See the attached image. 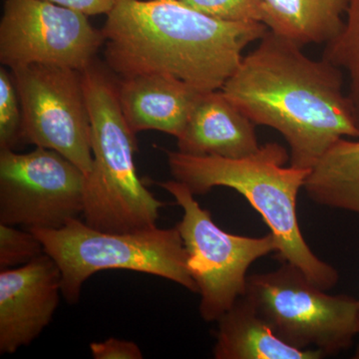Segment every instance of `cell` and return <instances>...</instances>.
<instances>
[{"label":"cell","mask_w":359,"mask_h":359,"mask_svg":"<svg viewBox=\"0 0 359 359\" xmlns=\"http://www.w3.org/2000/svg\"><path fill=\"white\" fill-rule=\"evenodd\" d=\"M81 74L93 155L85 187L84 222L111 233L153 228L165 203L137 175L135 133L123 115L117 86L93 63Z\"/></svg>","instance_id":"obj_4"},{"label":"cell","mask_w":359,"mask_h":359,"mask_svg":"<svg viewBox=\"0 0 359 359\" xmlns=\"http://www.w3.org/2000/svg\"><path fill=\"white\" fill-rule=\"evenodd\" d=\"M243 297L276 337L295 348L332 355L351 348L359 334V301L327 294L289 263L248 276Z\"/></svg>","instance_id":"obj_6"},{"label":"cell","mask_w":359,"mask_h":359,"mask_svg":"<svg viewBox=\"0 0 359 359\" xmlns=\"http://www.w3.org/2000/svg\"><path fill=\"white\" fill-rule=\"evenodd\" d=\"M167 158L173 179L195 196L205 195L216 187L233 189L244 196L275 236L278 259L301 269L316 287L328 290L339 282L337 269L316 257L302 237L297 199L311 170L285 167L290 160L287 149L268 143L241 159L180 151H167Z\"/></svg>","instance_id":"obj_3"},{"label":"cell","mask_w":359,"mask_h":359,"mask_svg":"<svg viewBox=\"0 0 359 359\" xmlns=\"http://www.w3.org/2000/svg\"><path fill=\"white\" fill-rule=\"evenodd\" d=\"M323 57L347 75V96L359 129V0H349L344 25L325 44Z\"/></svg>","instance_id":"obj_17"},{"label":"cell","mask_w":359,"mask_h":359,"mask_svg":"<svg viewBox=\"0 0 359 359\" xmlns=\"http://www.w3.org/2000/svg\"><path fill=\"white\" fill-rule=\"evenodd\" d=\"M45 1L69 7L90 16L99 15V14L107 15L114 6L115 0H45Z\"/></svg>","instance_id":"obj_22"},{"label":"cell","mask_w":359,"mask_h":359,"mask_svg":"<svg viewBox=\"0 0 359 359\" xmlns=\"http://www.w3.org/2000/svg\"><path fill=\"white\" fill-rule=\"evenodd\" d=\"M30 231L57 264L62 294L69 304L79 301L82 287L90 276L107 269L160 276L199 294L177 226L111 233L91 228L77 218L59 229Z\"/></svg>","instance_id":"obj_5"},{"label":"cell","mask_w":359,"mask_h":359,"mask_svg":"<svg viewBox=\"0 0 359 359\" xmlns=\"http://www.w3.org/2000/svg\"><path fill=\"white\" fill-rule=\"evenodd\" d=\"M256 126L221 89L201 92L185 128L180 135V152L241 159L257 152Z\"/></svg>","instance_id":"obj_12"},{"label":"cell","mask_w":359,"mask_h":359,"mask_svg":"<svg viewBox=\"0 0 359 359\" xmlns=\"http://www.w3.org/2000/svg\"><path fill=\"white\" fill-rule=\"evenodd\" d=\"M44 252L43 245L32 231L0 224V271L30 263Z\"/></svg>","instance_id":"obj_19"},{"label":"cell","mask_w":359,"mask_h":359,"mask_svg":"<svg viewBox=\"0 0 359 359\" xmlns=\"http://www.w3.org/2000/svg\"><path fill=\"white\" fill-rule=\"evenodd\" d=\"M118 98L125 119L135 134L155 130L178 138L201 92L167 75L122 78Z\"/></svg>","instance_id":"obj_13"},{"label":"cell","mask_w":359,"mask_h":359,"mask_svg":"<svg viewBox=\"0 0 359 359\" xmlns=\"http://www.w3.org/2000/svg\"><path fill=\"white\" fill-rule=\"evenodd\" d=\"M60 294V269L46 252L0 271V353L32 344L51 323Z\"/></svg>","instance_id":"obj_11"},{"label":"cell","mask_w":359,"mask_h":359,"mask_svg":"<svg viewBox=\"0 0 359 359\" xmlns=\"http://www.w3.org/2000/svg\"><path fill=\"white\" fill-rule=\"evenodd\" d=\"M11 73L22 111L21 141L56 151L87 176L93 155L81 71L34 65Z\"/></svg>","instance_id":"obj_9"},{"label":"cell","mask_w":359,"mask_h":359,"mask_svg":"<svg viewBox=\"0 0 359 359\" xmlns=\"http://www.w3.org/2000/svg\"><path fill=\"white\" fill-rule=\"evenodd\" d=\"M159 185L184 211L176 226L199 289L201 316L208 323L217 321L245 294L250 266L278 252L276 238L271 231L257 238L226 233L215 223L211 212L201 207L188 187L174 179Z\"/></svg>","instance_id":"obj_7"},{"label":"cell","mask_w":359,"mask_h":359,"mask_svg":"<svg viewBox=\"0 0 359 359\" xmlns=\"http://www.w3.org/2000/svg\"><path fill=\"white\" fill-rule=\"evenodd\" d=\"M86 178L50 149L0 150V224L27 230L65 226L83 214Z\"/></svg>","instance_id":"obj_8"},{"label":"cell","mask_w":359,"mask_h":359,"mask_svg":"<svg viewBox=\"0 0 359 359\" xmlns=\"http://www.w3.org/2000/svg\"><path fill=\"white\" fill-rule=\"evenodd\" d=\"M22 111L13 73L0 68V150H13L21 141Z\"/></svg>","instance_id":"obj_18"},{"label":"cell","mask_w":359,"mask_h":359,"mask_svg":"<svg viewBox=\"0 0 359 359\" xmlns=\"http://www.w3.org/2000/svg\"><path fill=\"white\" fill-rule=\"evenodd\" d=\"M186 6L215 20L228 22L266 21L264 0H180Z\"/></svg>","instance_id":"obj_20"},{"label":"cell","mask_w":359,"mask_h":359,"mask_svg":"<svg viewBox=\"0 0 359 359\" xmlns=\"http://www.w3.org/2000/svg\"><path fill=\"white\" fill-rule=\"evenodd\" d=\"M304 189L316 204L359 215V139L335 142L311 169Z\"/></svg>","instance_id":"obj_16"},{"label":"cell","mask_w":359,"mask_h":359,"mask_svg":"<svg viewBox=\"0 0 359 359\" xmlns=\"http://www.w3.org/2000/svg\"><path fill=\"white\" fill-rule=\"evenodd\" d=\"M104 44L88 15L45 0H6L0 21V61L11 71L34 65L82 71Z\"/></svg>","instance_id":"obj_10"},{"label":"cell","mask_w":359,"mask_h":359,"mask_svg":"<svg viewBox=\"0 0 359 359\" xmlns=\"http://www.w3.org/2000/svg\"><path fill=\"white\" fill-rule=\"evenodd\" d=\"M349 0H264V25L304 47L327 44L341 29Z\"/></svg>","instance_id":"obj_15"},{"label":"cell","mask_w":359,"mask_h":359,"mask_svg":"<svg viewBox=\"0 0 359 359\" xmlns=\"http://www.w3.org/2000/svg\"><path fill=\"white\" fill-rule=\"evenodd\" d=\"M344 85L327 59L269 29L221 90L257 126L282 134L290 166L311 170L339 139H359Z\"/></svg>","instance_id":"obj_1"},{"label":"cell","mask_w":359,"mask_h":359,"mask_svg":"<svg viewBox=\"0 0 359 359\" xmlns=\"http://www.w3.org/2000/svg\"><path fill=\"white\" fill-rule=\"evenodd\" d=\"M90 351L94 359H142L143 353L138 344L131 340L109 339L92 342Z\"/></svg>","instance_id":"obj_21"},{"label":"cell","mask_w":359,"mask_h":359,"mask_svg":"<svg viewBox=\"0 0 359 359\" xmlns=\"http://www.w3.org/2000/svg\"><path fill=\"white\" fill-rule=\"evenodd\" d=\"M212 354L216 359H320L316 349H299L273 334L245 297L219 318Z\"/></svg>","instance_id":"obj_14"},{"label":"cell","mask_w":359,"mask_h":359,"mask_svg":"<svg viewBox=\"0 0 359 359\" xmlns=\"http://www.w3.org/2000/svg\"><path fill=\"white\" fill-rule=\"evenodd\" d=\"M101 30L106 61L119 76L167 75L214 91L269 28L215 20L180 0H115Z\"/></svg>","instance_id":"obj_2"}]
</instances>
